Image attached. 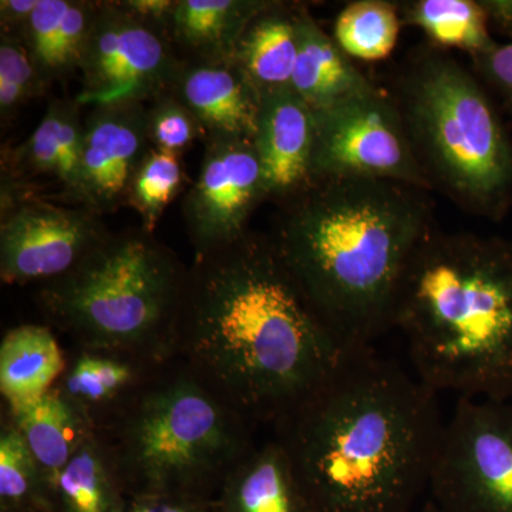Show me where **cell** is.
I'll use <instances>...</instances> for the list:
<instances>
[{"label":"cell","mask_w":512,"mask_h":512,"mask_svg":"<svg viewBox=\"0 0 512 512\" xmlns=\"http://www.w3.org/2000/svg\"><path fill=\"white\" fill-rule=\"evenodd\" d=\"M313 308L271 238L195 256L174 332V359L256 424L284 420L352 352Z\"/></svg>","instance_id":"6da1fadb"},{"label":"cell","mask_w":512,"mask_h":512,"mask_svg":"<svg viewBox=\"0 0 512 512\" xmlns=\"http://www.w3.org/2000/svg\"><path fill=\"white\" fill-rule=\"evenodd\" d=\"M444 421L439 394L360 348L274 429L312 512H414Z\"/></svg>","instance_id":"7a4b0ae2"},{"label":"cell","mask_w":512,"mask_h":512,"mask_svg":"<svg viewBox=\"0 0 512 512\" xmlns=\"http://www.w3.org/2000/svg\"><path fill=\"white\" fill-rule=\"evenodd\" d=\"M272 244L313 308L348 348L392 329L407 266L431 234L420 188L315 177L289 197Z\"/></svg>","instance_id":"3957f363"},{"label":"cell","mask_w":512,"mask_h":512,"mask_svg":"<svg viewBox=\"0 0 512 512\" xmlns=\"http://www.w3.org/2000/svg\"><path fill=\"white\" fill-rule=\"evenodd\" d=\"M392 329L437 394L512 399V244L431 231L404 272Z\"/></svg>","instance_id":"277c9868"},{"label":"cell","mask_w":512,"mask_h":512,"mask_svg":"<svg viewBox=\"0 0 512 512\" xmlns=\"http://www.w3.org/2000/svg\"><path fill=\"white\" fill-rule=\"evenodd\" d=\"M254 424L171 360L96 426L127 495L214 501Z\"/></svg>","instance_id":"5b68a950"},{"label":"cell","mask_w":512,"mask_h":512,"mask_svg":"<svg viewBox=\"0 0 512 512\" xmlns=\"http://www.w3.org/2000/svg\"><path fill=\"white\" fill-rule=\"evenodd\" d=\"M187 274L150 229L109 232L72 271L40 285L39 305L74 349L165 365Z\"/></svg>","instance_id":"8992f818"},{"label":"cell","mask_w":512,"mask_h":512,"mask_svg":"<svg viewBox=\"0 0 512 512\" xmlns=\"http://www.w3.org/2000/svg\"><path fill=\"white\" fill-rule=\"evenodd\" d=\"M399 107L431 185L474 214L503 217L512 141L476 77L451 57H424L404 77Z\"/></svg>","instance_id":"52a82bcc"},{"label":"cell","mask_w":512,"mask_h":512,"mask_svg":"<svg viewBox=\"0 0 512 512\" xmlns=\"http://www.w3.org/2000/svg\"><path fill=\"white\" fill-rule=\"evenodd\" d=\"M427 495L441 512H512V399L458 397Z\"/></svg>","instance_id":"ba28073f"},{"label":"cell","mask_w":512,"mask_h":512,"mask_svg":"<svg viewBox=\"0 0 512 512\" xmlns=\"http://www.w3.org/2000/svg\"><path fill=\"white\" fill-rule=\"evenodd\" d=\"M313 114L312 178L363 177L420 190L433 187L399 103L382 90L375 87Z\"/></svg>","instance_id":"9c48e42d"},{"label":"cell","mask_w":512,"mask_h":512,"mask_svg":"<svg viewBox=\"0 0 512 512\" xmlns=\"http://www.w3.org/2000/svg\"><path fill=\"white\" fill-rule=\"evenodd\" d=\"M181 62L163 29L138 18L121 2L100 3L80 73L82 107L154 101L171 87Z\"/></svg>","instance_id":"30bf717a"},{"label":"cell","mask_w":512,"mask_h":512,"mask_svg":"<svg viewBox=\"0 0 512 512\" xmlns=\"http://www.w3.org/2000/svg\"><path fill=\"white\" fill-rule=\"evenodd\" d=\"M0 278L3 284H46L72 271L109 234L89 208L36 198H2Z\"/></svg>","instance_id":"8fae6325"},{"label":"cell","mask_w":512,"mask_h":512,"mask_svg":"<svg viewBox=\"0 0 512 512\" xmlns=\"http://www.w3.org/2000/svg\"><path fill=\"white\" fill-rule=\"evenodd\" d=\"M268 198L254 141L210 140L183 214L195 256L247 234L256 205Z\"/></svg>","instance_id":"7c38bea8"},{"label":"cell","mask_w":512,"mask_h":512,"mask_svg":"<svg viewBox=\"0 0 512 512\" xmlns=\"http://www.w3.org/2000/svg\"><path fill=\"white\" fill-rule=\"evenodd\" d=\"M151 148L147 104L92 107L84 117L73 200L99 215L127 204L134 175Z\"/></svg>","instance_id":"4fadbf2b"},{"label":"cell","mask_w":512,"mask_h":512,"mask_svg":"<svg viewBox=\"0 0 512 512\" xmlns=\"http://www.w3.org/2000/svg\"><path fill=\"white\" fill-rule=\"evenodd\" d=\"M315 114L291 87L261 94L254 146L266 195L289 198L312 180Z\"/></svg>","instance_id":"5bb4252c"},{"label":"cell","mask_w":512,"mask_h":512,"mask_svg":"<svg viewBox=\"0 0 512 512\" xmlns=\"http://www.w3.org/2000/svg\"><path fill=\"white\" fill-rule=\"evenodd\" d=\"M210 140L254 141L261 93L234 63L184 62L171 87Z\"/></svg>","instance_id":"9a60e30c"},{"label":"cell","mask_w":512,"mask_h":512,"mask_svg":"<svg viewBox=\"0 0 512 512\" xmlns=\"http://www.w3.org/2000/svg\"><path fill=\"white\" fill-rule=\"evenodd\" d=\"M214 503L217 512H312L291 457L276 437L255 444L231 468Z\"/></svg>","instance_id":"2e32d148"},{"label":"cell","mask_w":512,"mask_h":512,"mask_svg":"<svg viewBox=\"0 0 512 512\" xmlns=\"http://www.w3.org/2000/svg\"><path fill=\"white\" fill-rule=\"evenodd\" d=\"M275 2L266 0H175L165 25L168 39L191 62H231L248 26Z\"/></svg>","instance_id":"e0dca14e"},{"label":"cell","mask_w":512,"mask_h":512,"mask_svg":"<svg viewBox=\"0 0 512 512\" xmlns=\"http://www.w3.org/2000/svg\"><path fill=\"white\" fill-rule=\"evenodd\" d=\"M99 8L96 2L39 0L19 39L46 87L80 72Z\"/></svg>","instance_id":"ac0fdd59"},{"label":"cell","mask_w":512,"mask_h":512,"mask_svg":"<svg viewBox=\"0 0 512 512\" xmlns=\"http://www.w3.org/2000/svg\"><path fill=\"white\" fill-rule=\"evenodd\" d=\"M296 28L298 56L289 87L313 111L375 89L336 40L303 9L296 12Z\"/></svg>","instance_id":"d6986e66"},{"label":"cell","mask_w":512,"mask_h":512,"mask_svg":"<svg viewBox=\"0 0 512 512\" xmlns=\"http://www.w3.org/2000/svg\"><path fill=\"white\" fill-rule=\"evenodd\" d=\"M160 366L114 353L74 349L55 389L82 409L96 429Z\"/></svg>","instance_id":"ffe728a7"},{"label":"cell","mask_w":512,"mask_h":512,"mask_svg":"<svg viewBox=\"0 0 512 512\" xmlns=\"http://www.w3.org/2000/svg\"><path fill=\"white\" fill-rule=\"evenodd\" d=\"M6 419L28 444L49 484L53 500L57 477L96 431L93 421L55 387L36 402L8 412Z\"/></svg>","instance_id":"44dd1931"},{"label":"cell","mask_w":512,"mask_h":512,"mask_svg":"<svg viewBox=\"0 0 512 512\" xmlns=\"http://www.w3.org/2000/svg\"><path fill=\"white\" fill-rule=\"evenodd\" d=\"M67 355L52 329L20 325L0 343V393L8 412L36 402L59 382Z\"/></svg>","instance_id":"7402d4cb"},{"label":"cell","mask_w":512,"mask_h":512,"mask_svg":"<svg viewBox=\"0 0 512 512\" xmlns=\"http://www.w3.org/2000/svg\"><path fill=\"white\" fill-rule=\"evenodd\" d=\"M80 110L76 100L50 103L39 126L12 154L13 183L55 177L72 197L83 146L84 117Z\"/></svg>","instance_id":"603a6c76"},{"label":"cell","mask_w":512,"mask_h":512,"mask_svg":"<svg viewBox=\"0 0 512 512\" xmlns=\"http://www.w3.org/2000/svg\"><path fill=\"white\" fill-rule=\"evenodd\" d=\"M296 56V13L285 12L278 3H274L245 30L231 63L262 94L291 86Z\"/></svg>","instance_id":"cb8c5ba5"},{"label":"cell","mask_w":512,"mask_h":512,"mask_svg":"<svg viewBox=\"0 0 512 512\" xmlns=\"http://www.w3.org/2000/svg\"><path fill=\"white\" fill-rule=\"evenodd\" d=\"M128 495L97 431L57 477L52 512H121Z\"/></svg>","instance_id":"d4e9b609"},{"label":"cell","mask_w":512,"mask_h":512,"mask_svg":"<svg viewBox=\"0 0 512 512\" xmlns=\"http://www.w3.org/2000/svg\"><path fill=\"white\" fill-rule=\"evenodd\" d=\"M403 20L423 30L439 45L458 47L471 57L498 46L477 0H416L404 5Z\"/></svg>","instance_id":"484cf974"},{"label":"cell","mask_w":512,"mask_h":512,"mask_svg":"<svg viewBox=\"0 0 512 512\" xmlns=\"http://www.w3.org/2000/svg\"><path fill=\"white\" fill-rule=\"evenodd\" d=\"M0 510L52 512V491L20 431L0 430Z\"/></svg>","instance_id":"4316f807"},{"label":"cell","mask_w":512,"mask_h":512,"mask_svg":"<svg viewBox=\"0 0 512 512\" xmlns=\"http://www.w3.org/2000/svg\"><path fill=\"white\" fill-rule=\"evenodd\" d=\"M400 25L402 18L393 3L359 0L339 13L333 39L346 55L375 62L393 52Z\"/></svg>","instance_id":"83f0119b"},{"label":"cell","mask_w":512,"mask_h":512,"mask_svg":"<svg viewBox=\"0 0 512 512\" xmlns=\"http://www.w3.org/2000/svg\"><path fill=\"white\" fill-rule=\"evenodd\" d=\"M183 178L178 154L151 148L134 175L127 201L143 218L144 227L153 231L158 218L183 185Z\"/></svg>","instance_id":"f1b7e54d"},{"label":"cell","mask_w":512,"mask_h":512,"mask_svg":"<svg viewBox=\"0 0 512 512\" xmlns=\"http://www.w3.org/2000/svg\"><path fill=\"white\" fill-rule=\"evenodd\" d=\"M46 89L28 49L16 36L0 37V116L6 121L26 101Z\"/></svg>","instance_id":"f546056e"},{"label":"cell","mask_w":512,"mask_h":512,"mask_svg":"<svg viewBox=\"0 0 512 512\" xmlns=\"http://www.w3.org/2000/svg\"><path fill=\"white\" fill-rule=\"evenodd\" d=\"M151 103L148 136L156 150L180 154L202 133L200 123L173 93H164Z\"/></svg>","instance_id":"4dcf8cb0"},{"label":"cell","mask_w":512,"mask_h":512,"mask_svg":"<svg viewBox=\"0 0 512 512\" xmlns=\"http://www.w3.org/2000/svg\"><path fill=\"white\" fill-rule=\"evenodd\" d=\"M477 72L493 87L505 110L512 116V42L491 52L473 56Z\"/></svg>","instance_id":"1f68e13d"},{"label":"cell","mask_w":512,"mask_h":512,"mask_svg":"<svg viewBox=\"0 0 512 512\" xmlns=\"http://www.w3.org/2000/svg\"><path fill=\"white\" fill-rule=\"evenodd\" d=\"M214 501L173 494L128 495L121 512H212Z\"/></svg>","instance_id":"d6a6232c"},{"label":"cell","mask_w":512,"mask_h":512,"mask_svg":"<svg viewBox=\"0 0 512 512\" xmlns=\"http://www.w3.org/2000/svg\"><path fill=\"white\" fill-rule=\"evenodd\" d=\"M37 5H39V0H3L0 2L2 35L22 36Z\"/></svg>","instance_id":"836d02e7"},{"label":"cell","mask_w":512,"mask_h":512,"mask_svg":"<svg viewBox=\"0 0 512 512\" xmlns=\"http://www.w3.org/2000/svg\"><path fill=\"white\" fill-rule=\"evenodd\" d=\"M121 5L138 18L146 20L147 23L165 32V25L173 12L175 0H126L121 2Z\"/></svg>","instance_id":"e575fe53"},{"label":"cell","mask_w":512,"mask_h":512,"mask_svg":"<svg viewBox=\"0 0 512 512\" xmlns=\"http://www.w3.org/2000/svg\"><path fill=\"white\" fill-rule=\"evenodd\" d=\"M480 3L490 26L512 37V0H480Z\"/></svg>","instance_id":"d590c367"},{"label":"cell","mask_w":512,"mask_h":512,"mask_svg":"<svg viewBox=\"0 0 512 512\" xmlns=\"http://www.w3.org/2000/svg\"><path fill=\"white\" fill-rule=\"evenodd\" d=\"M414 512H441L439 508L436 507V504L433 503V501H430L429 498H427L426 501H423L421 503L420 507L417 508Z\"/></svg>","instance_id":"8d00e7d4"},{"label":"cell","mask_w":512,"mask_h":512,"mask_svg":"<svg viewBox=\"0 0 512 512\" xmlns=\"http://www.w3.org/2000/svg\"><path fill=\"white\" fill-rule=\"evenodd\" d=\"M0 512H35V511H12V510H0Z\"/></svg>","instance_id":"74e56055"},{"label":"cell","mask_w":512,"mask_h":512,"mask_svg":"<svg viewBox=\"0 0 512 512\" xmlns=\"http://www.w3.org/2000/svg\"><path fill=\"white\" fill-rule=\"evenodd\" d=\"M212 512H217V511H215V508H214V511H212Z\"/></svg>","instance_id":"f35d334b"}]
</instances>
